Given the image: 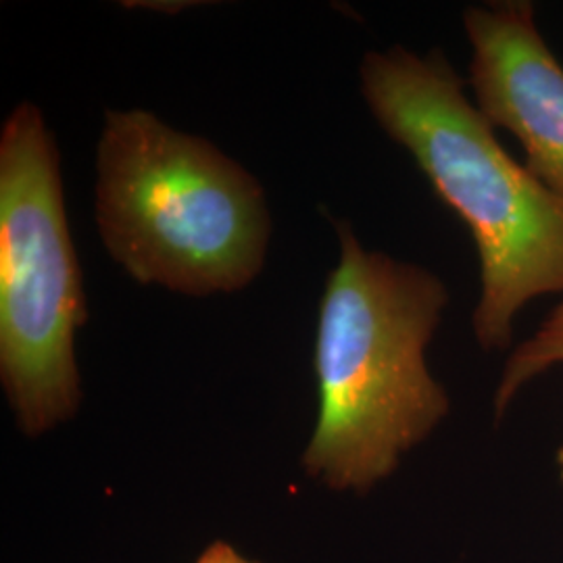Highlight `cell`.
I'll use <instances>...</instances> for the list:
<instances>
[{
  "instance_id": "cell-1",
  "label": "cell",
  "mask_w": 563,
  "mask_h": 563,
  "mask_svg": "<svg viewBox=\"0 0 563 563\" xmlns=\"http://www.w3.org/2000/svg\"><path fill=\"white\" fill-rule=\"evenodd\" d=\"M334 228L341 255L323 288L313 355L320 413L301 462L334 490L367 493L449 413L426 363L449 290L422 265L367 251L349 223Z\"/></svg>"
},
{
  "instance_id": "cell-2",
  "label": "cell",
  "mask_w": 563,
  "mask_h": 563,
  "mask_svg": "<svg viewBox=\"0 0 563 563\" xmlns=\"http://www.w3.org/2000/svg\"><path fill=\"white\" fill-rule=\"evenodd\" d=\"M360 81L384 132L470 228L481 260L474 336L507 349L523 305L563 292L562 199L507 155L441 51H372Z\"/></svg>"
},
{
  "instance_id": "cell-3",
  "label": "cell",
  "mask_w": 563,
  "mask_h": 563,
  "mask_svg": "<svg viewBox=\"0 0 563 563\" xmlns=\"http://www.w3.org/2000/svg\"><path fill=\"white\" fill-rule=\"evenodd\" d=\"M95 169L102 246L132 280L211 297L262 274L272 236L263 186L213 142L146 109H107Z\"/></svg>"
},
{
  "instance_id": "cell-4",
  "label": "cell",
  "mask_w": 563,
  "mask_h": 563,
  "mask_svg": "<svg viewBox=\"0 0 563 563\" xmlns=\"http://www.w3.org/2000/svg\"><path fill=\"white\" fill-rule=\"evenodd\" d=\"M86 323L60 157L41 109L23 101L0 130V380L21 432L76 416V336Z\"/></svg>"
},
{
  "instance_id": "cell-5",
  "label": "cell",
  "mask_w": 563,
  "mask_h": 563,
  "mask_svg": "<svg viewBox=\"0 0 563 563\" xmlns=\"http://www.w3.org/2000/svg\"><path fill=\"white\" fill-rule=\"evenodd\" d=\"M463 25L476 107L520 141L526 167L563 201V67L539 34L532 2L470 7Z\"/></svg>"
},
{
  "instance_id": "cell-6",
  "label": "cell",
  "mask_w": 563,
  "mask_h": 563,
  "mask_svg": "<svg viewBox=\"0 0 563 563\" xmlns=\"http://www.w3.org/2000/svg\"><path fill=\"white\" fill-rule=\"evenodd\" d=\"M563 363V302L534 336L522 342L505 365L501 384L495 395V411L501 416L523 384L534 380L544 369Z\"/></svg>"
},
{
  "instance_id": "cell-7",
  "label": "cell",
  "mask_w": 563,
  "mask_h": 563,
  "mask_svg": "<svg viewBox=\"0 0 563 563\" xmlns=\"http://www.w3.org/2000/svg\"><path fill=\"white\" fill-rule=\"evenodd\" d=\"M197 563H257L242 558L241 553L228 543H213L205 549Z\"/></svg>"
},
{
  "instance_id": "cell-8",
  "label": "cell",
  "mask_w": 563,
  "mask_h": 563,
  "mask_svg": "<svg viewBox=\"0 0 563 563\" xmlns=\"http://www.w3.org/2000/svg\"><path fill=\"white\" fill-rule=\"evenodd\" d=\"M560 467H562V476H563V449H562V453H560Z\"/></svg>"
}]
</instances>
